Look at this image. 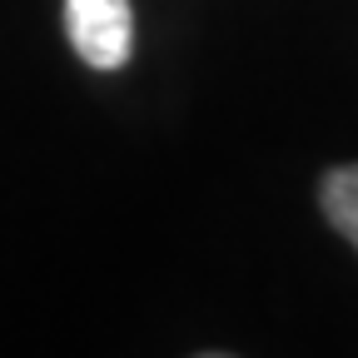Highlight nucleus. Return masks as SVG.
Listing matches in <instances>:
<instances>
[{
	"mask_svg": "<svg viewBox=\"0 0 358 358\" xmlns=\"http://www.w3.org/2000/svg\"><path fill=\"white\" fill-rule=\"evenodd\" d=\"M194 358H234V353H219V348H209V353H194Z\"/></svg>",
	"mask_w": 358,
	"mask_h": 358,
	"instance_id": "7ed1b4c3",
	"label": "nucleus"
},
{
	"mask_svg": "<svg viewBox=\"0 0 358 358\" xmlns=\"http://www.w3.org/2000/svg\"><path fill=\"white\" fill-rule=\"evenodd\" d=\"M65 35L90 70H124L134 55V6L129 0H65Z\"/></svg>",
	"mask_w": 358,
	"mask_h": 358,
	"instance_id": "f257e3e1",
	"label": "nucleus"
},
{
	"mask_svg": "<svg viewBox=\"0 0 358 358\" xmlns=\"http://www.w3.org/2000/svg\"><path fill=\"white\" fill-rule=\"evenodd\" d=\"M319 214L329 219V229L338 239L353 244L358 254V159L353 164H334L319 174Z\"/></svg>",
	"mask_w": 358,
	"mask_h": 358,
	"instance_id": "f03ea898",
	"label": "nucleus"
}]
</instances>
